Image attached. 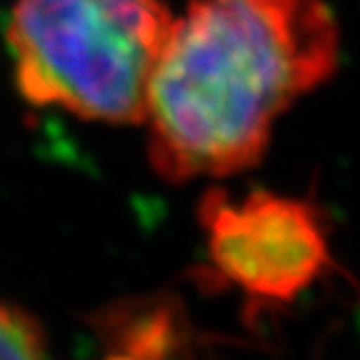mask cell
Masks as SVG:
<instances>
[{"label":"cell","mask_w":360,"mask_h":360,"mask_svg":"<svg viewBox=\"0 0 360 360\" xmlns=\"http://www.w3.org/2000/svg\"><path fill=\"white\" fill-rule=\"evenodd\" d=\"M338 60L340 30L323 0H193L153 75V168L173 183L248 170L273 123Z\"/></svg>","instance_id":"cell-1"},{"label":"cell","mask_w":360,"mask_h":360,"mask_svg":"<svg viewBox=\"0 0 360 360\" xmlns=\"http://www.w3.org/2000/svg\"><path fill=\"white\" fill-rule=\"evenodd\" d=\"M163 0H18L8 48L20 96L101 123H146L173 30Z\"/></svg>","instance_id":"cell-2"},{"label":"cell","mask_w":360,"mask_h":360,"mask_svg":"<svg viewBox=\"0 0 360 360\" xmlns=\"http://www.w3.org/2000/svg\"><path fill=\"white\" fill-rule=\"evenodd\" d=\"M200 220L218 276L250 298L288 303L333 263L321 213L298 198L253 191L233 200L213 188Z\"/></svg>","instance_id":"cell-3"},{"label":"cell","mask_w":360,"mask_h":360,"mask_svg":"<svg viewBox=\"0 0 360 360\" xmlns=\"http://www.w3.org/2000/svg\"><path fill=\"white\" fill-rule=\"evenodd\" d=\"M0 360H48L38 326L11 305H0Z\"/></svg>","instance_id":"cell-4"}]
</instances>
